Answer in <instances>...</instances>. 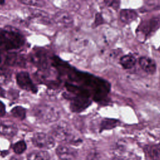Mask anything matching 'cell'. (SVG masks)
<instances>
[{"label": "cell", "instance_id": "obj_1", "mask_svg": "<svg viewBox=\"0 0 160 160\" xmlns=\"http://www.w3.org/2000/svg\"><path fill=\"white\" fill-rule=\"evenodd\" d=\"M25 43L24 36L16 30L0 29V49L15 50L21 48Z\"/></svg>", "mask_w": 160, "mask_h": 160}, {"label": "cell", "instance_id": "obj_2", "mask_svg": "<svg viewBox=\"0 0 160 160\" xmlns=\"http://www.w3.org/2000/svg\"><path fill=\"white\" fill-rule=\"evenodd\" d=\"M32 114L38 121L44 124L56 122L60 117L59 111L56 108L46 104L35 106L32 109Z\"/></svg>", "mask_w": 160, "mask_h": 160}, {"label": "cell", "instance_id": "obj_3", "mask_svg": "<svg viewBox=\"0 0 160 160\" xmlns=\"http://www.w3.org/2000/svg\"><path fill=\"white\" fill-rule=\"evenodd\" d=\"M52 136L60 141H68L71 143L78 142L73 136L70 128L65 122H59L54 124L51 130Z\"/></svg>", "mask_w": 160, "mask_h": 160}, {"label": "cell", "instance_id": "obj_4", "mask_svg": "<svg viewBox=\"0 0 160 160\" xmlns=\"http://www.w3.org/2000/svg\"><path fill=\"white\" fill-rule=\"evenodd\" d=\"M30 62L36 66L39 71L49 70V58L47 52L41 49L34 50L29 56Z\"/></svg>", "mask_w": 160, "mask_h": 160}, {"label": "cell", "instance_id": "obj_5", "mask_svg": "<svg viewBox=\"0 0 160 160\" xmlns=\"http://www.w3.org/2000/svg\"><path fill=\"white\" fill-rule=\"evenodd\" d=\"M31 141L34 146L44 151L50 149L55 145L54 138L51 135L42 132H38L34 134Z\"/></svg>", "mask_w": 160, "mask_h": 160}, {"label": "cell", "instance_id": "obj_6", "mask_svg": "<svg viewBox=\"0 0 160 160\" xmlns=\"http://www.w3.org/2000/svg\"><path fill=\"white\" fill-rule=\"evenodd\" d=\"M16 81L18 86L21 89L32 94H36L38 88L31 79L29 74L26 71H19L16 75Z\"/></svg>", "mask_w": 160, "mask_h": 160}, {"label": "cell", "instance_id": "obj_7", "mask_svg": "<svg viewBox=\"0 0 160 160\" xmlns=\"http://www.w3.org/2000/svg\"><path fill=\"white\" fill-rule=\"evenodd\" d=\"M3 62L8 66L24 67L26 64V59L22 55L12 52L4 56Z\"/></svg>", "mask_w": 160, "mask_h": 160}, {"label": "cell", "instance_id": "obj_8", "mask_svg": "<svg viewBox=\"0 0 160 160\" xmlns=\"http://www.w3.org/2000/svg\"><path fill=\"white\" fill-rule=\"evenodd\" d=\"M54 22L59 26L68 28L73 23L72 16L66 11H60L57 12L53 17Z\"/></svg>", "mask_w": 160, "mask_h": 160}, {"label": "cell", "instance_id": "obj_9", "mask_svg": "<svg viewBox=\"0 0 160 160\" xmlns=\"http://www.w3.org/2000/svg\"><path fill=\"white\" fill-rule=\"evenodd\" d=\"M18 131L16 124L11 121H6L0 123V134L2 136L13 137L17 134Z\"/></svg>", "mask_w": 160, "mask_h": 160}, {"label": "cell", "instance_id": "obj_10", "mask_svg": "<svg viewBox=\"0 0 160 160\" xmlns=\"http://www.w3.org/2000/svg\"><path fill=\"white\" fill-rule=\"evenodd\" d=\"M56 151L61 160H72L76 155V150L65 145L59 146Z\"/></svg>", "mask_w": 160, "mask_h": 160}, {"label": "cell", "instance_id": "obj_11", "mask_svg": "<svg viewBox=\"0 0 160 160\" xmlns=\"http://www.w3.org/2000/svg\"><path fill=\"white\" fill-rule=\"evenodd\" d=\"M139 64L142 69L148 74H153L156 71V64L150 58L146 56L141 57L139 59Z\"/></svg>", "mask_w": 160, "mask_h": 160}, {"label": "cell", "instance_id": "obj_12", "mask_svg": "<svg viewBox=\"0 0 160 160\" xmlns=\"http://www.w3.org/2000/svg\"><path fill=\"white\" fill-rule=\"evenodd\" d=\"M138 17L136 12L132 9H122L120 12V19L122 22L128 24L134 21Z\"/></svg>", "mask_w": 160, "mask_h": 160}, {"label": "cell", "instance_id": "obj_13", "mask_svg": "<svg viewBox=\"0 0 160 160\" xmlns=\"http://www.w3.org/2000/svg\"><path fill=\"white\" fill-rule=\"evenodd\" d=\"M159 24L160 19L159 18H152L143 24L142 26V31L145 32L146 34H148L152 31L158 28V25Z\"/></svg>", "mask_w": 160, "mask_h": 160}, {"label": "cell", "instance_id": "obj_14", "mask_svg": "<svg viewBox=\"0 0 160 160\" xmlns=\"http://www.w3.org/2000/svg\"><path fill=\"white\" fill-rule=\"evenodd\" d=\"M27 160H50V156L46 151H36L28 156Z\"/></svg>", "mask_w": 160, "mask_h": 160}, {"label": "cell", "instance_id": "obj_15", "mask_svg": "<svg viewBox=\"0 0 160 160\" xmlns=\"http://www.w3.org/2000/svg\"><path fill=\"white\" fill-rule=\"evenodd\" d=\"M119 62L124 69L132 68L136 62V58L132 55H125L121 58Z\"/></svg>", "mask_w": 160, "mask_h": 160}, {"label": "cell", "instance_id": "obj_16", "mask_svg": "<svg viewBox=\"0 0 160 160\" xmlns=\"http://www.w3.org/2000/svg\"><path fill=\"white\" fill-rule=\"evenodd\" d=\"M12 116L19 120H23L26 116V109L21 106H16L11 110Z\"/></svg>", "mask_w": 160, "mask_h": 160}, {"label": "cell", "instance_id": "obj_17", "mask_svg": "<svg viewBox=\"0 0 160 160\" xmlns=\"http://www.w3.org/2000/svg\"><path fill=\"white\" fill-rule=\"evenodd\" d=\"M148 157L151 160H160V146L152 145L147 148Z\"/></svg>", "mask_w": 160, "mask_h": 160}, {"label": "cell", "instance_id": "obj_18", "mask_svg": "<svg viewBox=\"0 0 160 160\" xmlns=\"http://www.w3.org/2000/svg\"><path fill=\"white\" fill-rule=\"evenodd\" d=\"M11 80V72L9 69L0 67V85L6 84Z\"/></svg>", "mask_w": 160, "mask_h": 160}, {"label": "cell", "instance_id": "obj_19", "mask_svg": "<svg viewBox=\"0 0 160 160\" xmlns=\"http://www.w3.org/2000/svg\"><path fill=\"white\" fill-rule=\"evenodd\" d=\"M119 121L116 119H105L102 121L100 130H105V129H111L114 128L119 124Z\"/></svg>", "mask_w": 160, "mask_h": 160}, {"label": "cell", "instance_id": "obj_20", "mask_svg": "<svg viewBox=\"0 0 160 160\" xmlns=\"http://www.w3.org/2000/svg\"><path fill=\"white\" fill-rule=\"evenodd\" d=\"M26 142L21 140V141H19L17 142H16L14 146H13V151L15 153L18 154H22V152H24L26 149Z\"/></svg>", "mask_w": 160, "mask_h": 160}, {"label": "cell", "instance_id": "obj_21", "mask_svg": "<svg viewBox=\"0 0 160 160\" xmlns=\"http://www.w3.org/2000/svg\"><path fill=\"white\" fill-rule=\"evenodd\" d=\"M21 4H23L26 6H32V7H38L41 8L44 6V2L42 1H37V0H21L19 1Z\"/></svg>", "mask_w": 160, "mask_h": 160}, {"label": "cell", "instance_id": "obj_22", "mask_svg": "<svg viewBox=\"0 0 160 160\" xmlns=\"http://www.w3.org/2000/svg\"><path fill=\"white\" fill-rule=\"evenodd\" d=\"M104 2H106L108 6H111L115 9H118V8L119 7V3H120V2L118 1H104Z\"/></svg>", "mask_w": 160, "mask_h": 160}, {"label": "cell", "instance_id": "obj_23", "mask_svg": "<svg viewBox=\"0 0 160 160\" xmlns=\"http://www.w3.org/2000/svg\"><path fill=\"white\" fill-rule=\"evenodd\" d=\"M103 19L101 16V15L99 13H97L96 15V18H95V21H94V23L93 24V25H94L95 26H99V24H102L103 22Z\"/></svg>", "mask_w": 160, "mask_h": 160}, {"label": "cell", "instance_id": "obj_24", "mask_svg": "<svg viewBox=\"0 0 160 160\" xmlns=\"http://www.w3.org/2000/svg\"><path fill=\"white\" fill-rule=\"evenodd\" d=\"M6 114V106L4 102L0 100V118L4 116Z\"/></svg>", "mask_w": 160, "mask_h": 160}, {"label": "cell", "instance_id": "obj_25", "mask_svg": "<svg viewBox=\"0 0 160 160\" xmlns=\"http://www.w3.org/2000/svg\"><path fill=\"white\" fill-rule=\"evenodd\" d=\"M6 97V91L0 85V98H5Z\"/></svg>", "mask_w": 160, "mask_h": 160}, {"label": "cell", "instance_id": "obj_26", "mask_svg": "<svg viewBox=\"0 0 160 160\" xmlns=\"http://www.w3.org/2000/svg\"><path fill=\"white\" fill-rule=\"evenodd\" d=\"M4 56L3 54H1V52H0V64L2 63L3 61H4Z\"/></svg>", "mask_w": 160, "mask_h": 160}, {"label": "cell", "instance_id": "obj_27", "mask_svg": "<svg viewBox=\"0 0 160 160\" xmlns=\"http://www.w3.org/2000/svg\"><path fill=\"white\" fill-rule=\"evenodd\" d=\"M11 160H19V159H16V158H12Z\"/></svg>", "mask_w": 160, "mask_h": 160}, {"label": "cell", "instance_id": "obj_28", "mask_svg": "<svg viewBox=\"0 0 160 160\" xmlns=\"http://www.w3.org/2000/svg\"><path fill=\"white\" fill-rule=\"evenodd\" d=\"M5 2L4 1H0V4H4Z\"/></svg>", "mask_w": 160, "mask_h": 160}]
</instances>
